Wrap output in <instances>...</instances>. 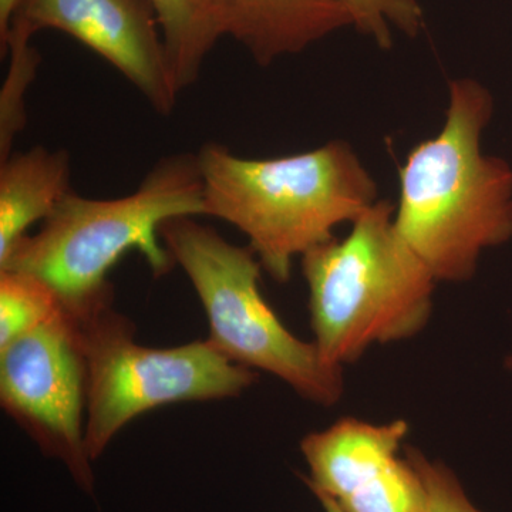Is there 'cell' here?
I'll list each match as a JSON object with an SVG mask.
<instances>
[{"label":"cell","mask_w":512,"mask_h":512,"mask_svg":"<svg viewBox=\"0 0 512 512\" xmlns=\"http://www.w3.org/2000/svg\"><path fill=\"white\" fill-rule=\"evenodd\" d=\"M446 121L400 168L394 227L437 282L470 281L485 249L512 238V168L481 150L491 93L451 80Z\"/></svg>","instance_id":"1"},{"label":"cell","mask_w":512,"mask_h":512,"mask_svg":"<svg viewBox=\"0 0 512 512\" xmlns=\"http://www.w3.org/2000/svg\"><path fill=\"white\" fill-rule=\"evenodd\" d=\"M197 158L205 215L247 235L262 269L279 284L291 278L296 258L377 202L375 180L345 141L265 160L208 143Z\"/></svg>","instance_id":"2"},{"label":"cell","mask_w":512,"mask_h":512,"mask_svg":"<svg viewBox=\"0 0 512 512\" xmlns=\"http://www.w3.org/2000/svg\"><path fill=\"white\" fill-rule=\"evenodd\" d=\"M205 215L197 154L161 158L133 194L92 200L69 192L43 227L26 235L0 261V269L39 276L76 322L113 305L109 272L126 252L137 251L154 275L175 265L163 244L164 222Z\"/></svg>","instance_id":"3"},{"label":"cell","mask_w":512,"mask_h":512,"mask_svg":"<svg viewBox=\"0 0 512 512\" xmlns=\"http://www.w3.org/2000/svg\"><path fill=\"white\" fill-rule=\"evenodd\" d=\"M342 239L301 258L313 343L336 367L376 345L403 342L429 325L437 279L394 227V205L377 201Z\"/></svg>","instance_id":"4"},{"label":"cell","mask_w":512,"mask_h":512,"mask_svg":"<svg viewBox=\"0 0 512 512\" xmlns=\"http://www.w3.org/2000/svg\"><path fill=\"white\" fill-rule=\"evenodd\" d=\"M161 239L190 279L210 323L208 342L235 365L278 377L302 399L333 406L345 392L342 367L296 338L265 301L261 262L195 218L164 222Z\"/></svg>","instance_id":"5"},{"label":"cell","mask_w":512,"mask_h":512,"mask_svg":"<svg viewBox=\"0 0 512 512\" xmlns=\"http://www.w3.org/2000/svg\"><path fill=\"white\" fill-rule=\"evenodd\" d=\"M86 360V448L97 460L131 420L164 404L235 399L255 383L208 340L138 345L131 319L106 306L77 322Z\"/></svg>","instance_id":"6"},{"label":"cell","mask_w":512,"mask_h":512,"mask_svg":"<svg viewBox=\"0 0 512 512\" xmlns=\"http://www.w3.org/2000/svg\"><path fill=\"white\" fill-rule=\"evenodd\" d=\"M86 360L66 312L0 350V404L47 457L62 461L93 493L86 448Z\"/></svg>","instance_id":"7"},{"label":"cell","mask_w":512,"mask_h":512,"mask_svg":"<svg viewBox=\"0 0 512 512\" xmlns=\"http://www.w3.org/2000/svg\"><path fill=\"white\" fill-rule=\"evenodd\" d=\"M406 420L375 424L345 417L303 437L301 450L313 494L332 498L345 512H430L426 487L399 451Z\"/></svg>","instance_id":"8"},{"label":"cell","mask_w":512,"mask_h":512,"mask_svg":"<svg viewBox=\"0 0 512 512\" xmlns=\"http://www.w3.org/2000/svg\"><path fill=\"white\" fill-rule=\"evenodd\" d=\"M45 29L67 33L103 57L158 114L174 110L180 92L150 0H20L8 33L32 39Z\"/></svg>","instance_id":"9"},{"label":"cell","mask_w":512,"mask_h":512,"mask_svg":"<svg viewBox=\"0 0 512 512\" xmlns=\"http://www.w3.org/2000/svg\"><path fill=\"white\" fill-rule=\"evenodd\" d=\"M225 36L261 66L296 55L323 37L353 26L340 0H214Z\"/></svg>","instance_id":"10"},{"label":"cell","mask_w":512,"mask_h":512,"mask_svg":"<svg viewBox=\"0 0 512 512\" xmlns=\"http://www.w3.org/2000/svg\"><path fill=\"white\" fill-rule=\"evenodd\" d=\"M69 192L70 157L64 150L36 146L0 161V261Z\"/></svg>","instance_id":"11"},{"label":"cell","mask_w":512,"mask_h":512,"mask_svg":"<svg viewBox=\"0 0 512 512\" xmlns=\"http://www.w3.org/2000/svg\"><path fill=\"white\" fill-rule=\"evenodd\" d=\"M178 92L200 77L202 64L225 36L214 0H150Z\"/></svg>","instance_id":"12"},{"label":"cell","mask_w":512,"mask_h":512,"mask_svg":"<svg viewBox=\"0 0 512 512\" xmlns=\"http://www.w3.org/2000/svg\"><path fill=\"white\" fill-rule=\"evenodd\" d=\"M62 311L56 292L39 276L0 269V350Z\"/></svg>","instance_id":"13"},{"label":"cell","mask_w":512,"mask_h":512,"mask_svg":"<svg viewBox=\"0 0 512 512\" xmlns=\"http://www.w3.org/2000/svg\"><path fill=\"white\" fill-rule=\"evenodd\" d=\"M2 45V55L9 56V69L0 93V161L13 153V143L26 126L25 96L35 80L40 56L29 37L9 32Z\"/></svg>","instance_id":"14"},{"label":"cell","mask_w":512,"mask_h":512,"mask_svg":"<svg viewBox=\"0 0 512 512\" xmlns=\"http://www.w3.org/2000/svg\"><path fill=\"white\" fill-rule=\"evenodd\" d=\"M352 15L353 26L377 46L389 49L393 29L416 36L424 26V13L417 0H340Z\"/></svg>","instance_id":"15"},{"label":"cell","mask_w":512,"mask_h":512,"mask_svg":"<svg viewBox=\"0 0 512 512\" xmlns=\"http://www.w3.org/2000/svg\"><path fill=\"white\" fill-rule=\"evenodd\" d=\"M406 458L426 487L430 512H481L471 503L450 468L440 461L429 460L417 448H407Z\"/></svg>","instance_id":"16"},{"label":"cell","mask_w":512,"mask_h":512,"mask_svg":"<svg viewBox=\"0 0 512 512\" xmlns=\"http://www.w3.org/2000/svg\"><path fill=\"white\" fill-rule=\"evenodd\" d=\"M20 0H0V40L8 33L10 20Z\"/></svg>","instance_id":"17"},{"label":"cell","mask_w":512,"mask_h":512,"mask_svg":"<svg viewBox=\"0 0 512 512\" xmlns=\"http://www.w3.org/2000/svg\"><path fill=\"white\" fill-rule=\"evenodd\" d=\"M315 497L318 498L320 505H322L323 510L325 512H345L342 508L339 507L332 498L326 497L323 494H315Z\"/></svg>","instance_id":"18"}]
</instances>
